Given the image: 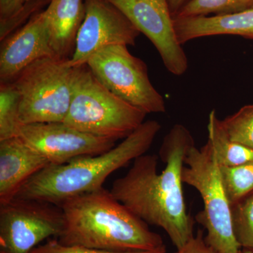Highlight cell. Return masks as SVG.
Returning <instances> with one entry per match:
<instances>
[{
    "instance_id": "cell-1",
    "label": "cell",
    "mask_w": 253,
    "mask_h": 253,
    "mask_svg": "<svg viewBox=\"0 0 253 253\" xmlns=\"http://www.w3.org/2000/svg\"><path fill=\"white\" fill-rule=\"evenodd\" d=\"M189 129L176 124L165 136L159 156L166 168L158 172V156L142 155L122 177L113 181L111 194L149 225L166 231L180 250L194 237V220L186 211L182 169L194 146Z\"/></svg>"
},
{
    "instance_id": "cell-2",
    "label": "cell",
    "mask_w": 253,
    "mask_h": 253,
    "mask_svg": "<svg viewBox=\"0 0 253 253\" xmlns=\"http://www.w3.org/2000/svg\"><path fill=\"white\" fill-rule=\"evenodd\" d=\"M61 244L112 252L156 251L166 247L161 235L104 187L60 205Z\"/></svg>"
},
{
    "instance_id": "cell-3",
    "label": "cell",
    "mask_w": 253,
    "mask_h": 253,
    "mask_svg": "<svg viewBox=\"0 0 253 253\" xmlns=\"http://www.w3.org/2000/svg\"><path fill=\"white\" fill-rule=\"evenodd\" d=\"M161 129L158 121H145L107 152L58 166L49 165L26 181L16 197L60 206L66 200L101 189L113 172L146 154Z\"/></svg>"
},
{
    "instance_id": "cell-4",
    "label": "cell",
    "mask_w": 253,
    "mask_h": 253,
    "mask_svg": "<svg viewBox=\"0 0 253 253\" xmlns=\"http://www.w3.org/2000/svg\"><path fill=\"white\" fill-rule=\"evenodd\" d=\"M146 116L103 85L86 65L76 67L72 101L65 125L117 141L130 135L145 122Z\"/></svg>"
},
{
    "instance_id": "cell-5",
    "label": "cell",
    "mask_w": 253,
    "mask_h": 253,
    "mask_svg": "<svg viewBox=\"0 0 253 253\" xmlns=\"http://www.w3.org/2000/svg\"><path fill=\"white\" fill-rule=\"evenodd\" d=\"M182 181L199 191L204 209L196 219L206 229L205 241L217 253H238L241 250L234 235L231 205L221 180L220 167L207 143L188 151L182 169Z\"/></svg>"
},
{
    "instance_id": "cell-6",
    "label": "cell",
    "mask_w": 253,
    "mask_h": 253,
    "mask_svg": "<svg viewBox=\"0 0 253 253\" xmlns=\"http://www.w3.org/2000/svg\"><path fill=\"white\" fill-rule=\"evenodd\" d=\"M68 60H38L11 82L19 94L20 118L23 125L64 121L72 101L76 72Z\"/></svg>"
},
{
    "instance_id": "cell-7",
    "label": "cell",
    "mask_w": 253,
    "mask_h": 253,
    "mask_svg": "<svg viewBox=\"0 0 253 253\" xmlns=\"http://www.w3.org/2000/svg\"><path fill=\"white\" fill-rule=\"evenodd\" d=\"M86 66L109 91L141 111L163 113L166 103L150 81L146 63L127 46L116 44L94 53Z\"/></svg>"
},
{
    "instance_id": "cell-8",
    "label": "cell",
    "mask_w": 253,
    "mask_h": 253,
    "mask_svg": "<svg viewBox=\"0 0 253 253\" xmlns=\"http://www.w3.org/2000/svg\"><path fill=\"white\" fill-rule=\"evenodd\" d=\"M63 226L59 206L16 197L0 205V253H30L44 240L57 238Z\"/></svg>"
},
{
    "instance_id": "cell-9",
    "label": "cell",
    "mask_w": 253,
    "mask_h": 253,
    "mask_svg": "<svg viewBox=\"0 0 253 253\" xmlns=\"http://www.w3.org/2000/svg\"><path fill=\"white\" fill-rule=\"evenodd\" d=\"M126 16L156 48L165 67L182 76L189 64L178 41L168 0H106Z\"/></svg>"
},
{
    "instance_id": "cell-10",
    "label": "cell",
    "mask_w": 253,
    "mask_h": 253,
    "mask_svg": "<svg viewBox=\"0 0 253 253\" xmlns=\"http://www.w3.org/2000/svg\"><path fill=\"white\" fill-rule=\"evenodd\" d=\"M85 16L70 57L72 67L84 66L96 51L116 44L134 46L140 33L106 0H84Z\"/></svg>"
},
{
    "instance_id": "cell-11",
    "label": "cell",
    "mask_w": 253,
    "mask_h": 253,
    "mask_svg": "<svg viewBox=\"0 0 253 253\" xmlns=\"http://www.w3.org/2000/svg\"><path fill=\"white\" fill-rule=\"evenodd\" d=\"M19 137L54 166L104 154L113 149L116 141L83 132L63 123L23 125Z\"/></svg>"
},
{
    "instance_id": "cell-12",
    "label": "cell",
    "mask_w": 253,
    "mask_h": 253,
    "mask_svg": "<svg viewBox=\"0 0 253 253\" xmlns=\"http://www.w3.org/2000/svg\"><path fill=\"white\" fill-rule=\"evenodd\" d=\"M46 57L56 56L50 44L44 11H42L4 40L0 51L1 83H11L25 68Z\"/></svg>"
},
{
    "instance_id": "cell-13",
    "label": "cell",
    "mask_w": 253,
    "mask_h": 253,
    "mask_svg": "<svg viewBox=\"0 0 253 253\" xmlns=\"http://www.w3.org/2000/svg\"><path fill=\"white\" fill-rule=\"evenodd\" d=\"M48 166L47 160L19 136L0 141V205L15 199L23 184Z\"/></svg>"
},
{
    "instance_id": "cell-14",
    "label": "cell",
    "mask_w": 253,
    "mask_h": 253,
    "mask_svg": "<svg viewBox=\"0 0 253 253\" xmlns=\"http://www.w3.org/2000/svg\"><path fill=\"white\" fill-rule=\"evenodd\" d=\"M179 43L204 37L237 36L253 40V7L224 16L173 17Z\"/></svg>"
},
{
    "instance_id": "cell-15",
    "label": "cell",
    "mask_w": 253,
    "mask_h": 253,
    "mask_svg": "<svg viewBox=\"0 0 253 253\" xmlns=\"http://www.w3.org/2000/svg\"><path fill=\"white\" fill-rule=\"evenodd\" d=\"M43 11L54 56L69 59L85 16L84 0H50Z\"/></svg>"
},
{
    "instance_id": "cell-16",
    "label": "cell",
    "mask_w": 253,
    "mask_h": 253,
    "mask_svg": "<svg viewBox=\"0 0 253 253\" xmlns=\"http://www.w3.org/2000/svg\"><path fill=\"white\" fill-rule=\"evenodd\" d=\"M208 143L219 166L234 167L253 161V150L231 140L214 110L208 116Z\"/></svg>"
},
{
    "instance_id": "cell-17",
    "label": "cell",
    "mask_w": 253,
    "mask_h": 253,
    "mask_svg": "<svg viewBox=\"0 0 253 253\" xmlns=\"http://www.w3.org/2000/svg\"><path fill=\"white\" fill-rule=\"evenodd\" d=\"M20 97L12 83L0 86V141L20 135L23 126L20 118Z\"/></svg>"
},
{
    "instance_id": "cell-18",
    "label": "cell",
    "mask_w": 253,
    "mask_h": 253,
    "mask_svg": "<svg viewBox=\"0 0 253 253\" xmlns=\"http://www.w3.org/2000/svg\"><path fill=\"white\" fill-rule=\"evenodd\" d=\"M253 7V0H189L173 17L224 16Z\"/></svg>"
},
{
    "instance_id": "cell-19",
    "label": "cell",
    "mask_w": 253,
    "mask_h": 253,
    "mask_svg": "<svg viewBox=\"0 0 253 253\" xmlns=\"http://www.w3.org/2000/svg\"><path fill=\"white\" fill-rule=\"evenodd\" d=\"M220 167L223 186L231 205L253 190V161L234 167Z\"/></svg>"
},
{
    "instance_id": "cell-20",
    "label": "cell",
    "mask_w": 253,
    "mask_h": 253,
    "mask_svg": "<svg viewBox=\"0 0 253 253\" xmlns=\"http://www.w3.org/2000/svg\"><path fill=\"white\" fill-rule=\"evenodd\" d=\"M234 235L241 249L253 251V190L231 205Z\"/></svg>"
},
{
    "instance_id": "cell-21",
    "label": "cell",
    "mask_w": 253,
    "mask_h": 253,
    "mask_svg": "<svg viewBox=\"0 0 253 253\" xmlns=\"http://www.w3.org/2000/svg\"><path fill=\"white\" fill-rule=\"evenodd\" d=\"M221 123L231 140L253 150V104L221 120Z\"/></svg>"
},
{
    "instance_id": "cell-22",
    "label": "cell",
    "mask_w": 253,
    "mask_h": 253,
    "mask_svg": "<svg viewBox=\"0 0 253 253\" xmlns=\"http://www.w3.org/2000/svg\"><path fill=\"white\" fill-rule=\"evenodd\" d=\"M30 253H167L166 247L156 251L139 252H112L103 250L90 249L79 246H66L61 244L57 239H49L45 244L39 245Z\"/></svg>"
},
{
    "instance_id": "cell-23",
    "label": "cell",
    "mask_w": 253,
    "mask_h": 253,
    "mask_svg": "<svg viewBox=\"0 0 253 253\" xmlns=\"http://www.w3.org/2000/svg\"><path fill=\"white\" fill-rule=\"evenodd\" d=\"M25 0H0V25L9 22L24 9Z\"/></svg>"
},
{
    "instance_id": "cell-24",
    "label": "cell",
    "mask_w": 253,
    "mask_h": 253,
    "mask_svg": "<svg viewBox=\"0 0 253 253\" xmlns=\"http://www.w3.org/2000/svg\"><path fill=\"white\" fill-rule=\"evenodd\" d=\"M176 253H217L208 246L205 241L204 232L202 231H198L196 235L194 236L189 242L181 249L176 251Z\"/></svg>"
},
{
    "instance_id": "cell-25",
    "label": "cell",
    "mask_w": 253,
    "mask_h": 253,
    "mask_svg": "<svg viewBox=\"0 0 253 253\" xmlns=\"http://www.w3.org/2000/svg\"><path fill=\"white\" fill-rule=\"evenodd\" d=\"M187 1V0H168L172 16H174Z\"/></svg>"
},
{
    "instance_id": "cell-26",
    "label": "cell",
    "mask_w": 253,
    "mask_h": 253,
    "mask_svg": "<svg viewBox=\"0 0 253 253\" xmlns=\"http://www.w3.org/2000/svg\"><path fill=\"white\" fill-rule=\"evenodd\" d=\"M238 253H253V251H251V250L241 249Z\"/></svg>"
},
{
    "instance_id": "cell-27",
    "label": "cell",
    "mask_w": 253,
    "mask_h": 253,
    "mask_svg": "<svg viewBox=\"0 0 253 253\" xmlns=\"http://www.w3.org/2000/svg\"><path fill=\"white\" fill-rule=\"evenodd\" d=\"M26 1V2H28V1H31V0H25Z\"/></svg>"
},
{
    "instance_id": "cell-28",
    "label": "cell",
    "mask_w": 253,
    "mask_h": 253,
    "mask_svg": "<svg viewBox=\"0 0 253 253\" xmlns=\"http://www.w3.org/2000/svg\"></svg>"
}]
</instances>
